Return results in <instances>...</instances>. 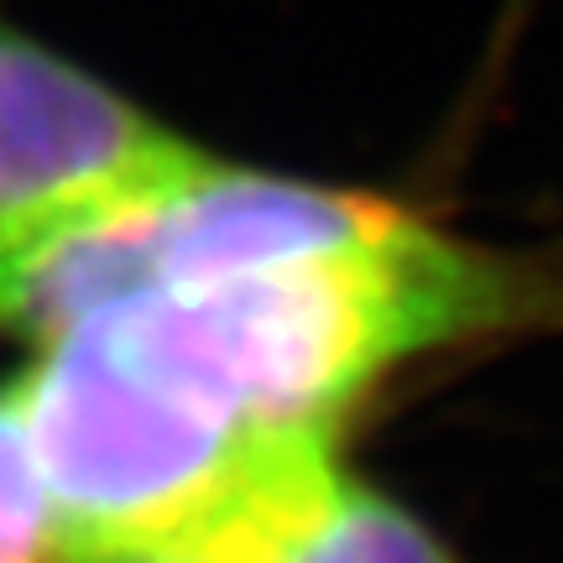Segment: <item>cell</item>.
<instances>
[{"instance_id":"obj_5","label":"cell","mask_w":563,"mask_h":563,"mask_svg":"<svg viewBox=\"0 0 563 563\" xmlns=\"http://www.w3.org/2000/svg\"><path fill=\"white\" fill-rule=\"evenodd\" d=\"M0 563H89L42 475L16 386H0Z\"/></svg>"},{"instance_id":"obj_2","label":"cell","mask_w":563,"mask_h":563,"mask_svg":"<svg viewBox=\"0 0 563 563\" xmlns=\"http://www.w3.org/2000/svg\"><path fill=\"white\" fill-rule=\"evenodd\" d=\"M214 152L0 16V334L63 251L203 173Z\"/></svg>"},{"instance_id":"obj_4","label":"cell","mask_w":563,"mask_h":563,"mask_svg":"<svg viewBox=\"0 0 563 563\" xmlns=\"http://www.w3.org/2000/svg\"><path fill=\"white\" fill-rule=\"evenodd\" d=\"M277 563H475L391 490L334 470Z\"/></svg>"},{"instance_id":"obj_1","label":"cell","mask_w":563,"mask_h":563,"mask_svg":"<svg viewBox=\"0 0 563 563\" xmlns=\"http://www.w3.org/2000/svg\"><path fill=\"white\" fill-rule=\"evenodd\" d=\"M563 329V272L376 194L214 157L47 266L21 418L84 559L199 517L266 454L334 439L397 371Z\"/></svg>"},{"instance_id":"obj_3","label":"cell","mask_w":563,"mask_h":563,"mask_svg":"<svg viewBox=\"0 0 563 563\" xmlns=\"http://www.w3.org/2000/svg\"><path fill=\"white\" fill-rule=\"evenodd\" d=\"M334 470H340L334 439L287 443L251 464L199 517H188L162 538L95 553L89 563H277L298 522L323 496V485L334 481Z\"/></svg>"}]
</instances>
